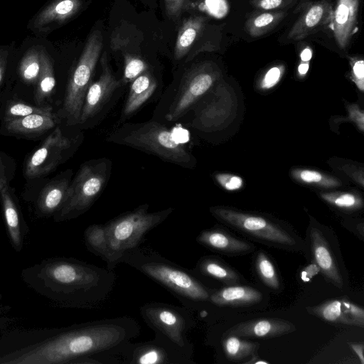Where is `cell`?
Segmentation results:
<instances>
[{
	"label": "cell",
	"mask_w": 364,
	"mask_h": 364,
	"mask_svg": "<svg viewBox=\"0 0 364 364\" xmlns=\"http://www.w3.org/2000/svg\"><path fill=\"white\" fill-rule=\"evenodd\" d=\"M297 0H251L252 6L262 11L282 10L286 7L291 6Z\"/></svg>",
	"instance_id": "38"
},
{
	"label": "cell",
	"mask_w": 364,
	"mask_h": 364,
	"mask_svg": "<svg viewBox=\"0 0 364 364\" xmlns=\"http://www.w3.org/2000/svg\"><path fill=\"white\" fill-rule=\"evenodd\" d=\"M287 14V11H265L250 16L245 30L252 37H260L272 31Z\"/></svg>",
	"instance_id": "27"
},
{
	"label": "cell",
	"mask_w": 364,
	"mask_h": 364,
	"mask_svg": "<svg viewBox=\"0 0 364 364\" xmlns=\"http://www.w3.org/2000/svg\"><path fill=\"white\" fill-rule=\"evenodd\" d=\"M262 294L248 286L228 285L218 290H213L209 303L215 306H249L259 303Z\"/></svg>",
	"instance_id": "21"
},
{
	"label": "cell",
	"mask_w": 364,
	"mask_h": 364,
	"mask_svg": "<svg viewBox=\"0 0 364 364\" xmlns=\"http://www.w3.org/2000/svg\"><path fill=\"white\" fill-rule=\"evenodd\" d=\"M293 175L296 180L305 183L316 184L323 187H334L339 184L336 179L314 170H296Z\"/></svg>",
	"instance_id": "36"
},
{
	"label": "cell",
	"mask_w": 364,
	"mask_h": 364,
	"mask_svg": "<svg viewBox=\"0 0 364 364\" xmlns=\"http://www.w3.org/2000/svg\"><path fill=\"white\" fill-rule=\"evenodd\" d=\"M210 211L219 221L252 240L280 249L303 250V240L284 224L267 217L224 207H212Z\"/></svg>",
	"instance_id": "6"
},
{
	"label": "cell",
	"mask_w": 364,
	"mask_h": 364,
	"mask_svg": "<svg viewBox=\"0 0 364 364\" xmlns=\"http://www.w3.org/2000/svg\"><path fill=\"white\" fill-rule=\"evenodd\" d=\"M8 186V180L5 173V168L0 159V191Z\"/></svg>",
	"instance_id": "46"
},
{
	"label": "cell",
	"mask_w": 364,
	"mask_h": 364,
	"mask_svg": "<svg viewBox=\"0 0 364 364\" xmlns=\"http://www.w3.org/2000/svg\"><path fill=\"white\" fill-rule=\"evenodd\" d=\"M221 345L228 360L232 362H243L255 354L259 347L257 342L241 339L235 335L223 334Z\"/></svg>",
	"instance_id": "26"
},
{
	"label": "cell",
	"mask_w": 364,
	"mask_h": 364,
	"mask_svg": "<svg viewBox=\"0 0 364 364\" xmlns=\"http://www.w3.org/2000/svg\"><path fill=\"white\" fill-rule=\"evenodd\" d=\"M70 183L69 177L65 176L47 184L38 200L39 210L46 214L58 211L65 201Z\"/></svg>",
	"instance_id": "24"
},
{
	"label": "cell",
	"mask_w": 364,
	"mask_h": 364,
	"mask_svg": "<svg viewBox=\"0 0 364 364\" xmlns=\"http://www.w3.org/2000/svg\"><path fill=\"white\" fill-rule=\"evenodd\" d=\"M255 269L262 282L271 289L278 291L281 287L277 270L270 258L262 251L255 259Z\"/></svg>",
	"instance_id": "32"
},
{
	"label": "cell",
	"mask_w": 364,
	"mask_h": 364,
	"mask_svg": "<svg viewBox=\"0 0 364 364\" xmlns=\"http://www.w3.org/2000/svg\"><path fill=\"white\" fill-rule=\"evenodd\" d=\"M196 241L213 252L227 255H245L255 250L253 244L218 228L202 230L196 237Z\"/></svg>",
	"instance_id": "18"
},
{
	"label": "cell",
	"mask_w": 364,
	"mask_h": 364,
	"mask_svg": "<svg viewBox=\"0 0 364 364\" xmlns=\"http://www.w3.org/2000/svg\"><path fill=\"white\" fill-rule=\"evenodd\" d=\"M343 306L346 313L354 320L360 328L364 327V310L362 307L342 299Z\"/></svg>",
	"instance_id": "41"
},
{
	"label": "cell",
	"mask_w": 364,
	"mask_h": 364,
	"mask_svg": "<svg viewBox=\"0 0 364 364\" xmlns=\"http://www.w3.org/2000/svg\"><path fill=\"white\" fill-rule=\"evenodd\" d=\"M351 65L352 80L361 91L364 88V61L361 58H351L350 60Z\"/></svg>",
	"instance_id": "39"
},
{
	"label": "cell",
	"mask_w": 364,
	"mask_h": 364,
	"mask_svg": "<svg viewBox=\"0 0 364 364\" xmlns=\"http://www.w3.org/2000/svg\"><path fill=\"white\" fill-rule=\"evenodd\" d=\"M71 146L70 139L56 127L28 159L25 175L30 178L41 177L53 171L62 163Z\"/></svg>",
	"instance_id": "12"
},
{
	"label": "cell",
	"mask_w": 364,
	"mask_h": 364,
	"mask_svg": "<svg viewBox=\"0 0 364 364\" xmlns=\"http://www.w3.org/2000/svg\"><path fill=\"white\" fill-rule=\"evenodd\" d=\"M41 276L65 302L85 309H94L105 303L117 279L113 270L75 259L49 263L43 269Z\"/></svg>",
	"instance_id": "2"
},
{
	"label": "cell",
	"mask_w": 364,
	"mask_h": 364,
	"mask_svg": "<svg viewBox=\"0 0 364 364\" xmlns=\"http://www.w3.org/2000/svg\"><path fill=\"white\" fill-rule=\"evenodd\" d=\"M124 69L123 81L131 82L142 73L149 71L147 63L141 58L126 53L124 55Z\"/></svg>",
	"instance_id": "37"
},
{
	"label": "cell",
	"mask_w": 364,
	"mask_h": 364,
	"mask_svg": "<svg viewBox=\"0 0 364 364\" xmlns=\"http://www.w3.org/2000/svg\"><path fill=\"white\" fill-rule=\"evenodd\" d=\"M52 108L40 105H31L23 102L14 101L5 109L4 120L7 122L33 114H51Z\"/></svg>",
	"instance_id": "34"
},
{
	"label": "cell",
	"mask_w": 364,
	"mask_h": 364,
	"mask_svg": "<svg viewBox=\"0 0 364 364\" xmlns=\"http://www.w3.org/2000/svg\"><path fill=\"white\" fill-rule=\"evenodd\" d=\"M204 23L205 18L201 16H192L183 21L174 48V57L176 60L182 59L188 53Z\"/></svg>",
	"instance_id": "25"
},
{
	"label": "cell",
	"mask_w": 364,
	"mask_h": 364,
	"mask_svg": "<svg viewBox=\"0 0 364 364\" xmlns=\"http://www.w3.org/2000/svg\"><path fill=\"white\" fill-rule=\"evenodd\" d=\"M184 0H172L168 14L172 16L178 15L182 9Z\"/></svg>",
	"instance_id": "44"
},
{
	"label": "cell",
	"mask_w": 364,
	"mask_h": 364,
	"mask_svg": "<svg viewBox=\"0 0 364 364\" xmlns=\"http://www.w3.org/2000/svg\"><path fill=\"white\" fill-rule=\"evenodd\" d=\"M359 0H337L333 9L331 28L335 41L345 49L358 31Z\"/></svg>",
	"instance_id": "17"
},
{
	"label": "cell",
	"mask_w": 364,
	"mask_h": 364,
	"mask_svg": "<svg viewBox=\"0 0 364 364\" xmlns=\"http://www.w3.org/2000/svg\"><path fill=\"white\" fill-rule=\"evenodd\" d=\"M9 53L6 50H0V85L5 74Z\"/></svg>",
	"instance_id": "43"
},
{
	"label": "cell",
	"mask_w": 364,
	"mask_h": 364,
	"mask_svg": "<svg viewBox=\"0 0 364 364\" xmlns=\"http://www.w3.org/2000/svg\"><path fill=\"white\" fill-rule=\"evenodd\" d=\"M100 62L101 75L91 83L85 94L80 119L81 124L95 117L122 85V82L111 70L106 53H103Z\"/></svg>",
	"instance_id": "13"
},
{
	"label": "cell",
	"mask_w": 364,
	"mask_h": 364,
	"mask_svg": "<svg viewBox=\"0 0 364 364\" xmlns=\"http://www.w3.org/2000/svg\"><path fill=\"white\" fill-rule=\"evenodd\" d=\"M151 341H131L100 354L102 364H195L164 335L154 331Z\"/></svg>",
	"instance_id": "10"
},
{
	"label": "cell",
	"mask_w": 364,
	"mask_h": 364,
	"mask_svg": "<svg viewBox=\"0 0 364 364\" xmlns=\"http://www.w3.org/2000/svg\"><path fill=\"white\" fill-rule=\"evenodd\" d=\"M106 140L155 155L183 168L194 165L193 155L177 137L176 132L157 121L124 124L110 133Z\"/></svg>",
	"instance_id": "4"
},
{
	"label": "cell",
	"mask_w": 364,
	"mask_h": 364,
	"mask_svg": "<svg viewBox=\"0 0 364 364\" xmlns=\"http://www.w3.org/2000/svg\"><path fill=\"white\" fill-rule=\"evenodd\" d=\"M332 14L333 7L328 0L311 3L291 26L288 39L299 41L323 28L331 23Z\"/></svg>",
	"instance_id": "15"
},
{
	"label": "cell",
	"mask_w": 364,
	"mask_h": 364,
	"mask_svg": "<svg viewBox=\"0 0 364 364\" xmlns=\"http://www.w3.org/2000/svg\"><path fill=\"white\" fill-rule=\"evenodd\" d=\"M110 171L111 162L105 158L84 163L69 184L57 220L75 218L87 211L105 187Z\"/></svg>",
	"instance_id": "7"
},
{
	"label": "cell",
	"mask_w": 364,
	"mask_h": 364,
	"mask_svg": "<svg viewBox=\"0 0 364 364\" xmlns=\"http://www.w3.org/2000/svg\"><path fill=\"white\" fill-rule=\"evenodd\" d=\"M144 321L154 331L167 338L184 355L193 359V346L187 338L196 326L191 310L162 302H149L140 308Z\"/></svg>",
	"instance_id": "9"
},
{
	"label": "cell",
	"mask_w": 364,
	"mask_h": 364,
	"mask_svg": "<svg viewBox=\"0 0 364 364\" xmlns=\"http://www.w3.org/2000/svg\"><path fill=\"white\" fill-rule=\"evenodd\" d=\"M283 68L275 66L271 68L264 75L262 81V87L265 89L274 86L282 75Z\"/></svg>",
	"instance_id": "42"
},
{
	"label": "cell",
	"mask_w": 364,
	"mask_h": 364,
	"mask_svg": "<svg viewBox=\"0 0 364 364\" xmlns=\"http://www.w3.org/2000/svg\"><path fill=\"white\" fill-rule=\"evenodd\" d=\"M102 46V32L98 29L93 31L90 34L80 58L68 80L62 112L69 125L80 123L85 94L92 82Z\"/></svg>",
	"instance_id": "8"
},
{
	"label": "cell",
	"mask_w": 364,
	"mask_h": 364,
	"mask_svg": "<svg viewBox=\"0 0 364 364\" xmlns=\"http://www.w3.org/2000/svg\"><path fill=\"white\" fill-rule=\"evenodd\" d=\"M82 4V0H53L36 15L29 27L38 32H48L76 14Z\"/></svg>",
	"instance_id": "19"
},
{
	"label": "cell",
	"mask_w": 364,
	"mask_h": 364,
	"mask_svg": "<svg viewBox=\"0 0 364 364\" xmlns=\"http://www.w3.org/2000/svg\"><path fill=\"white\" fill-rule=\"evenodd\" d=\"M3 210L8 231L13 245L17 250L21 246L19 216L16 205L9 191L8 186L0 191Z\"/></svg>",
	"instance_id": "31"
},
{
	"label": "cell",
	"mask_w": 364,
	"mask_h": 364,
	"mask_svg": "<svg viewBox=\"0 0 364 364\" xmlns=\"http://www.w3.org/2000/svg\"><path fill=\"white\" fill-rule=\"evenodd\" d=\"M308 311L310 314L328 322L359 327L358 324L346 313L342 299L325 301L318 305L309 307Z\"/></svg>",
	"instance_id": "28"
},
{
	"label": "cell",
	"mask_w": 364,
	"mask_h": 364,
	"mask_svg": "<svg viewBox=\"0 0 364 364\" xmlns=\"http://www.w3.org/2000/svg\"><path fill=\"white\" fill-rule=\"evenodd\" d=\"M41 72L37 81L34 100L41 105L53 93L55 86V78L52 61L45 50H41Z\"/></svg>",
	"instance_id": "30"
},
{
	"label": "cell",
	"mask_w": 364,
	"mask_h": 364,
	"mask_svg": "<svg viewBox=\"0 0 364 364\" xmlns=\"http://www.w3.org/2000/svg\"><path fill=\"white\" fill-rule=\"evenodd\" d=\"M41 68V51L33 48L25 54L20 63V76L28 84H36Z\"/></svg>",
	"instance_id": "33"
},
{
	"label": "cell",
	"mask_w": 364,
	"mask_h": 364,
	"mask_svg": "<svg viewBox=\"0 0 364 364\" xmlns=\"http://www.w3.org/2000/svg\"><path fill=\"white\" fill-rule=\"evenodd\" d=\"M311 50L309 48H306L301 53V59L304 62H308L311 58Z\"/></svg>",
	"instance_id": "47"
},
{
	"label": "cell",
	"mask_w": 364,
	"mask_h": 364,
	"mask_svg": "<svg viewBox=\"0 0 364 364\" xmlns=\"http://www.w3.org/2000/svg\"><path fill=\"white\" fill-rule=\"evenodd\" d=\"M119 263L138 270L171 292L183 306L199 310L205 317L203 305L209 304L213 290L208 289L191 271L167 259L149 247H137L125 253Z\"/></svg>",
	"instance_id": "3"
},
{
	"label": "cell",
	"mask_w": 364,
	"mask_h": 364,
	"mask_svg": "<svg viewBox=\"0 0 364 364\" xmlns=\"http://www.w3.org/2000/svg\"><path fill=\"white\" fill-rule=\"evenodd\" d=\"M321 197L336 208L346 210H358L363 206L360 197L350 193H324L321 195Z\"/></svg>",
	"instance_id": "35"
},
{
	"label": "cell",
	"mask_w": 364,
	"mask_h": 364,
	"mask_svg": "<svg viewBox=\"0 0 364 364\" xmlns=\"http://www.w3.org/2000/svg\"><path fill=\"white\" fill-rule=\"evenodd\" d=\"M310 247L314 262L323 276L339 289L344 287V278L339 261L324 232L312 226L309 232Z\"/></svg>",
	"instance_id": "14"
},
{
	"label": "cell",
	"mask_w": 364,
	"mask_h": 364,
	"mask_svg": "<svg viewBox=\"0 0 364 364\" xmlns=\"http://www.w3.org/2000/svg\"><path fill=\"white\" fill-rule=\"evenodd\" d=\"M157 87L158 82L149 71L142 73L131 82L121 119H127L136 113L151 97Z\"/></svg>",
	"instance_id": "20"
},
{
	"label": "cell",
	"mask_w": 364,
	"mask_h": 364,
	"mask_svg": "<svg viewBox=\"0 0 364 364\" xmlns=\"http://www.w3.org/2000/svg\"><path fill=\"white\" fill-rule=\"evenodd\" d=\"M141 327L134 318L120 316L73 326L16 356L12 364L73 363L87 356L107 353L138 337Z\"/></svg>",
	"instance_id": "1"
},
{
	"label": "cell",
	"mask_w": 364,
	"mask_h": 364,
	"mask_svg": "<svg viewBox=\"0 0 364 364\" xmlns=\"http://www.w3.org/2000/svg\"><path fill=\"white\" fill-rule=\"evenodd\" d=\"M84 238L87 250L105 261L107 263V268L109 269L111 257L105 224H93L88 226L85 230Z\"/></svg>",
	"instance_id": "29"
},
{
	"label": "cell",
	"mask_w": 364,
	"mask_h": 364,
	"mask_svg": "<svg viewBox=\"0 0 364 364\" xmlns=\"http://www.w3.org/2000/svg\"><path fill=\"white\" fill-rule=\"evenodd\" d=\"M58 123L53 114H33L6 122V130L14 134L31 136L41 134Z\"/></svg>",
	"instance_id": "22"
},
{
	"label": "cell",
	"mask_w": 364,
	"mask_h": 364,
	"mask_svg": "<svg viewBox=\"0 0 364 364\" xmlns=\"http://www.w3.org/2000/svg\"><path fill=\"white\" fill-rule=\"evenodd\" d=\"M194 274L217 279L228 285L240 282L239 274L223 261L213 256L202 257L191 270Z\"/></svg>",
	"instance_id": "23"
},
{
	"label": "cell",
	"mask_w": 364,
	"mask_h": 364,
	"mask_svg": "<svg viewBox=\"0 0 364 364\" xmlns=\"http://www.w3.org/2000/svg\"><path fill=\"white\" fill-rule=\"evenodd\" d=\"M215 76L213 68L208 63L188 70L168 104L165 118L168 122H176L186 115L210 89Z\"/></svg>",
	"instance_id": "11"
},
{
	"label": "cell",
	"mask_w": 364,
	"mask_h": 364,
	"mask_svg": "<svg viewBox=\"0 0 364 364\" xmlns=\"http://www.w3.org/2000/svg\"><path fill=\"white\" fill-rule=\"evenodd\" d=\"M164 1H165L166 11L168 13V11L170 9V7H171L172 0H164Z\"/></svg>",
	"instance_id": "49"
},
{
	"label": "cell",
	"mask_w": 364,
	"mask_h": 364,
	"mask_svg": "<svg viewBox=\"0 0 364 364\" xmlns=\"http://www.w3.org/2000/svg\"><path fill=\"white\" fill-rule=\"evenodd\" d=\"M309 70L308 63H301L299 65L298 71L300 75H305Z\"/></svg>",
	"instance_id": "48"
},
{
	"label": "cell",
	"mask_w": 364,
	"mask_h": 364,
	"mask_svg": "<svg viewBox=\"0 0 364 364\" xmlns=\"http://www.w3.org/2000/svg\"><path fill=\"white\" fill-rule=\"evenodd\" d=\"M350 348L356 353L360 360L361 364H364L363 357V343H349Z\"/></svg>",
	"instance_id": "45"
},
{
	"label": "cell",
	"mask_w": 364,
	"mask_h": 364,
	"mask_svg": "<svg viewBox=\"0 0 364 364\" xmlns=\"http://www.w3.org/2000/svg\"><path fill=\"white\" fill-rule=\"evenodd\" d=\"M215 177L218 183L228 191L240 189L243 184L242 179L235 175L217 173Z\"/></svg>",
	"instance_id": "40"
},
{
	"label": "cell",
	"mask_w": 364,
	"mask_h": 364,
	"mask_svg": "<svg viewBox=\"0 0 364 364\" xmlns=\"http://www.w3.org/2000/svg\"><path fill=\"white\" fill-rule=\"evenodd\" d=\"M149 207L148 204L141 205L105 223L111 257L110 270L119 264L125 253L140 246L145 235L166 220L174 210L170 207L149 213Z\"/></svg>",
	"instance_id": "5"
},
{
	"label": "cell",
	"mask_w": 364,
	"mask_h": 364,
	"mask_svg": "<svg viewBox=\"0 0 364 364\" xmlns=\"http://www.w3.org/2000/svg\"><path fill=\"white\" fill-rule=\"evenodd\" d=\"M295 331L296 326L289 321L279 318H258L238 323L227 329L223 334L269 338L284 336Z\"/></svg>",
	"instance_id": "16"
}]
</instances>
